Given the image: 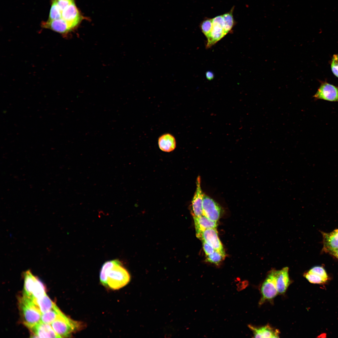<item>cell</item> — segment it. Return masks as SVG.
<instances>
[{"label":"cell","instance_id":"cell-1","mask_svg":"<svg viewBox=\"0 0 338 338\" xmlns=\"http://www.w3.org/2000/svg\"><path fill=\"white\" fill-rule=\"evenodd\" d=\"M100 279L103 286L117 290L128 283L130 276L119 260H114L107 261L103 265L100 269Z\"/></svg>","mask_w":338,"mask_h":338},{"label":"cell","instance_id":"cell-2","mask_svg":"<svg viewBox=\"0 0 338 338\" xmlns=\"http://www.w3.org/2000/svg\"><path fill=\"white\" fill-rule=\"evenodd\" d=\"M51 325L61 338L70 337L73 334L83 329L86 326L83 322L74 320L63 312Z\"/></svg>","mask_w":338,"mask_h":338},{"label":"cell","instance_id":"cell-3","mask_svg":"<svg viewBox=\"0 0 338 338\" xmlns=\"http://www.w3.org/2000/svg\"><path fill=\"white\" fill-rule=\"evenodd\" d=\"M19 306L23 323L30 329L41 321L42 313L34 302L23 295L20 298Z\"/></svg>","mask_w":338,"mask_h":338},{"label":"cell","instance_id":"cell-4","mask_svg":"<svg viewBox=\"0 0 338 338\" xmlns=\"http://www.w3.org/2000/svg\"><path fill=\"white\" fill-rule=\"evenodd\" d=\"M262 296L259 304L274 298L278 294L276 286V270H271L269 273L261 288Z\"/></svg>","mask_w":338,"mask_h":338},{"label":"cell","instance_id":"cell-5","mask_svg":"<svg viewBox=\"0 0 338 338\" xmlns=\"http://www.w3.org/2000/svg\"><path fill=\"white\" fill-rule=\"evenodd\" d=\"M226 35L222 15L218 16L212 18V28L207 38V41L206 47L207 48L210 47Z\"/></svg>","mask_w":338,"mask_h":338},{"label":"cell","instance_id":"cell-6","mask_svg":"<svg viewBox=\"0 0 338 338\" xmlns=\"http://www.w3.org/2000/svg\"><path fill=\"white\" fill-rule=\"evenodd\" d=\"M202 208L203 215L208 218L217 222L218 220L222 211L221 207L214 200L204 193Z\"/></svg>","mask_w":338,"mask_h":338},{"label":"cell","instance_id":"cell-7","mask_svg":"<svg viewBox=\"0 0 338 338\" xmlns=\"http://www.w3.org/2000/svg\"><path fill=\"white\" fill-rule=\"evenodd\" d=\"M313 97L315 100L338 102V86L326 82H322Z\"/></svg>","mask_w":338,"mask_h":338},{"label":"cell","instance_id":"cell-8","mask_svg":"<svg viewBox=\"0 0 338 338\" xmlns=\"http://www.w3.org/2000/svg\"><path fill=\"white\" fill-rule=\"evenodd\" d=\"M200 239L211 246L215 250L225 255L216 228H209L203 231Z\"/></svg>","mask_w":338,"mask_h":338},{"label":"cell","instance_id":"cell-9","mask_svg":"<svg viewBox=\"0 0 338 338\" xmlns=\"http://www.w3.org/2000/svg\"><path fill=\"white\" fill-rule=\"evenodd\" d=\"M196 188L192 201V213L193 216L199 217L203 215L202 205L204 193L201 187V178H197Z\"/></svg>","mask_w":338,"mask_h":338},{"label":"cell","instance_id":"cell-10","mask_svg":"<svg viewBox=\"0 0 338 338\" xmlns=\"http://www.w3.org/2000/svg\"><path fill=\"white\" fill-rule=\"evenodd\" d=\"M62 18L68 23L71 29L80 22L81 18L74 1L62 12Z\"/></svg>","mask_w":338,"mask_h":338},{"label":"cell","instance_id":"cell-11","mask_svg":"<svg viewBox=\"0 0 338 338\" xmlns=\"http://www.w3.org/2000/svg\"><path fill=\"white\" fill-rule=\"evenodd\" d=\"M50 325L41 321L36 324L30 329L33 333V337L61 338Z\"/></svg>","mask_w":338,"mask_h":338},{"label":"cell","instance_id":"cell-12","mask_svg":"<svg viewBox=\"0 0 338 338\" xmlns=\"http://www.w3.org/2000/svg\"><path fill=\"white\" fill-rule=\"evenodd\" d=\"M248 327L252 331L255 338H273L279 337V331L268 325L259 327L248 325Z\"/></svg>","mask_w":338,"mask_h":338},{"label":"cell","instance_id":"cell-13","mask_svg":"<svg viewBox=\"0 0 338 338\" xmlns=\"http://www.w3.org/2000/svg\"><path fill=\"white\" fill-rule=\"evenodd\" d=\"M195 228L196 235L200 238L202 232L205 230L216 228L217 222L212 221L203 215L199 217L193 216Z\"/></svg>","mask_w":338,"mask_h":338},{"label":"cell","instance_id":"cell-14","mask_svg":"<svg viewBox=\"0 0 338 338\" xmlns=\"http://www.w3.org/2000/svg\"><path fill=\"white\" fill-rule=\"evenodd\" d=\"M288 269V268L286 267L280 270H276V286L279 294L284 293L290 283Z\"/></svg>","mask_w":338,"mask_h":338},{"label":"cell","instance_id":"cell-15","mask_svg":"<svg viewBox=\"0 0 338 338\" xmlns=\"http://www.w3.org/2000/svg\"><path fill=\"white\" fill-rule=\"evenodd\" d=\"M43 27L49 28L60 33L67 32L71 29L68 23L62 18L43 22Z\"/></svg>","mask_w":338,"mask_h":338},{"label":"cell","instance_id":"cell-16","mask_svg":"<svg viewBox=\"0 0 338 338\" xmlns=\"http://www.w3.org/2000/svg\"><path fill=\"white\" fill-rule=\"evenodd\" d=\"M158 144L161 151L170 152L174 150L176 148V140L174 136L170 133H167L159 137Z\"/></svg>","mask_w":338,"mask_h":338},{"label":"cell","instance_id":"cell-17","mask_svg":"<svg viewBox=\"0 0 338 338\" xmlns=\"http://www.w3.org/2000/svg\"><path fill=\"white\" fill-rule=\"evenodd\" d=\"M324 248L327 252L338 249V229L323 233Z\"/></svg>","mask_w":338,"mask_h":338},{"label":"cell","instance_id":"cell-18","mask_svg":"<svg viewBox=\"0 0 338 338\" xmlns=\"http://www.w3.org/2000/svg\"><path fill=\"white\" fill-rule=\"evenodd\" d=\"M24 285L23 295L31 299L32 292L37 279L30 270L24 273Z\"/></svg>","mask_w":338,"mask_h":338},{"label":"cell","instance_id":"cell-19","mask_svg":"<svg viewBox=\"0 0 338 338\" xmlns=\"http://www.w3.org/2000/svg\"><path fill=\"white\" fill-rule=\"evenodd\" d=\"M36 305L42 314L52 308L55 305L46 294L41 297L33 301Z\"/></svg>","mask_w":338,"mask_h":338},{"label":"cell","instance_id":"cell-20","mask_svg":"<svg viewBox=\"0 0 338 338\" xmlns=\"http://www.w3.org/2000/svg\"><path fill=\"white\" fill-rule=\"evenodd\" d=\"M62 313L55 305L51 309L42 314L41 321L44 323L51 325Z\"/></svg>","mask_w":338,"mask_h":338},{"label":"cell","instance_id":"cell-21","mask_svg":"<svg viewBox=\"0 0 338 338\" xmlns=\"http://www.w3.org/2000/svg\"><path fill=\"white\" fill-rule=\"evenodd\" d=\"M234 7L228 12L222 15L224 23V30L226 34L230 33L235 24V21L233 15Z\"/></svg>","mask_w":338,"mask_h":338},{"label":"cell","instance_id":"cell-22","mask_svg":"<svg viewBox=\"0 0 338 338\" xmlns=\"http://www.w3.org/2000/svg\"><path fill=\"white\" fill-rule=\"evenodd\" d=\"M46 294L44 286L38 279L33 289L31 299L34 301L38 299Z\"/></svg>","mask_w":338,"mask_h":338},{"label":"cell","instance_id":"cell-23","mask_svg":"<svg viewBox=\"0 0 338 338\" xmlns=\"http://www.w3.org/2000/svg\"><path fill=\"white\" fill-rule=\"evenodd\" d=\"M225 255L215 250L212 253L207 255L206 261L218 265L225 258Z\"/></svg>","mask_w":338,"mask_h":338},{"label":"cell","instance_id":"cell-24","mask_svg":"<svg viewBox=\"0 0 338 338\" xmlns=\"http://www.w3.org/2000/svg\"><path fill=\"white\" fill-rule=\"evenodd\" d=\"M62 18V12L54 0H53L48 20L58 19Z\"/></svg>","mask_w":338,"mask_h":338},{"label":"cell","instance_id":"cell-25","mask_svg":"<svg viewBox=\"0 0 338 338\" xmlns=\"http://www.w3.org/2000/svg\"><path fill=\"white\" fill-rule=\"evenodd\" d=\"M200 28L202 33L207 38L212 29V18H205L200 23Z\"/></svg>","mask_w":338,"mask_h":338},{"label":"cell","instance_id":"cell-26","mask_svg":"<svg viewBox=\"0 0 338 338\" xmlns=\"http://www.w3.org/2000/svg\"><path fill=\"white\" fill-rule=\"evenodd\" d=\"M306 279L310 283L320 284L325 283L327 280L317 274L308 272L304 275Z\"/></svg>","mask_w":338,"mask_h":338},{"label":"cell","instance_id":"cell-27","mask_svg":"<svg viewBox=\"0 0 338 338\" xmlns=\"http://www.w3.org/2000/svg\"><path fill=\"white\" fill-rule=\"evenodd\" d=\"M308 272L319 275L327 280L328 279L327 274L324 269L321 267L315 266L311 268Z\"/></svg>","mask_w":338,"mask_h":338},{"label":"cell","instance_id":"cell-28","mask_svg":"<svg viewBox=\"0 0 338 338\" xmlns=\"http://www.w3.org/2000/svg\"><path fill=\"white\" fill-rule=\"evenodd\" d=\"M331 68L333 74L338 78V54L333 55L331 62Z\"/></svg>","mask_w":338,"mask_h":338},{"label":"cell","instance_id":"cell-29","mask_svg":"<svg viewBox=\"0 0 338 338\" xmlns=\"http://www.w3.org/2000/svg\"><path fill=\"white\" fill-rule=\"evenodd\" d=\"M60 10L62 12L69 5L72 3L74 0H54Z\"/></svg>","mask_w":338,"mask_h":338},{"label":"cell","instance_id":"cell-30","mask_svg":"<svg viewBox=\"0 0 338 338\" xmlns=\"http://www.w3.org/2000/svg\"><path fill=\"white\" fill-rule=\"evenodd\" d=\"M202 242L203 248L207 256L212 253L215 251L211 246L206 242L203 241H202Z\"/></svg>","mask_w":338,"mask_h":338},{"label":"cell","instance_id":"cell-31","mask_svg":"<svg viewBox=\"0 0 338 338\" xmlns=\"http://www.w3.org/2000/svg\"><path fill=\"white\" fill-rule=\"evenodd\" d=\"M206 76L207 79L208 80H212L214 77V74L213 73L210 71H207L206 73Z\"/></svg>","mask_w":338,"mask_h":338},{"label":"cell","instance_id":"cell-32","mask_svg":"<svg viewBox=\"0 0 338 338\" xmlns=\"http://www.w3.org/2000/svg\"><path fill=\"white\" fill-rule=\"evenodd\" d=\"M329 252L338 259V249L332 250Z\"/></svg>","mask_w":338,"mask_h":338}]
</instances>
